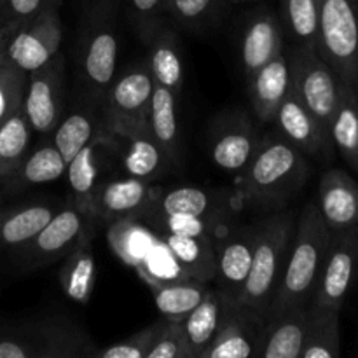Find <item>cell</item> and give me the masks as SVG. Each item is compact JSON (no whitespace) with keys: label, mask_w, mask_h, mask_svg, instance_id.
I'll return each instance as SVG.
<instances>
[{"label":"cell","mask_w":358,"mask_h":358,"mask_svg":"<svg viewBox=\"0 0 358 358\" xmlns=\"http://www.w3.org/2000/svg\"><path fill=\"white\" fill-rule=\"evenodd\" d=\"M241 194L248 203L262 208H283L292 201L308 180L304 154L282 135L266 136L240 171Z\"/></svg>","instance_id":"6da1fadb"},{"label":"cell","mask_w":358,"mask_h":358,"mask_svg":"<svg viewBox=\"0 0 358 358\" xmlns=\"http://www.w3.org/2000/svg\"><path fill=\"white\" fill-rule=\"evenodd\" d=\"M329 241H331V229L322 219L317 203H306L296 220V233H294L285 271L280 280L275 301L268 315L296 304L311 303L315 283L327 254Z\"/></svg>","instance_id":"7a4b0ae2"},{"label":"cell","mask_w":358,"mask_h":358,"mask_svg":"<svg viewBox=\"0 0 358 358\" xmlns=\"http://www.w3.org/2000/svg\"><path fill=\"white\" fill-rule=\"evenodd\" d=\"M296 213L283 208L255 224V245L247 285L238 304L268 315L296 233Z\"/></svg>","instance_id":"3957f363"},{"label":"cell","mask_w":358,"mask_h":358,"mask_svg":"<svg viewBox=\"0 0 358 358\" xmlns=\"http://www.w3.org/2000/svg\"><path fill=\"white\" fill-rule=\"evenodd\" d=\"M121 0H91L80 31V69L96 96L105 98L115 79L119 56L117 10Z\"/></svg>","instance_id":"277c9868"},{"label":"cell","mask_w":358,"mask_h":358,"mask_svg":"<svg viewBox=\"0 0 358 358\" xmlns=\"http://www.w3.org/2000/svg\"><path fill=\"white\" fill-rule=\"evenodd\" d=\"M315 49L341 83L358 91V2L318 0Z\"/></svg>","instance_id":"5b68a950"},{"label":"cell","mask_w":358,"mask_h":358,"mask_svg":"<svg viewBox=\"0 0 358 358\" xmlns=\"http://www.w3.org/2000/svg\"><path fill=\"white\" fill-rule=\"evenodd\" d=\"M287 52L292 77V91L308 110L324 126L331 124L339 100L341 79L320 58L315 48L292 45Z\"/></svg>","instance_id":"8992f818"},{"label":"cell","mask_w":358,"mask_h":358,"mask_svg":"<svg viewBox=\"0 0 358 358\" xmlns=\"http://www.w3.org/2000/svg\"><path fill=\"white\" fill-rule=\"evenodd\" d=\"M358 278V227L331 233L311 303L341 310Z\"/></svg>","instance_id":"52a82bcc"},{"label":"cell","mask_w":358,"mask_h":358,"mask_svg":"<svg viewBox=\"0 0 358 358\" xmlns=\"http://www.w3.org/2000/svg\"><path fill=\"white\" fill-rule=\"evenodd\" d=\"M66 65L62 52L52 56L48 63L28 72L23 108L31 131L48 135L52 133L62 119L63 87H65Z\"/></svg>","instance_id":"ba28073f"},{"label":"cell","mask_w":358,"mask_h":358,"mask_svg":"<svg viewBox=\"0 0 358 358\" xmlns=\"http://www.w3.org/2000/svg\"><path fill=\"white\" fill-rule=\"evenodd\" d=\"M35 358H94L96 346L77 322L66 317H42L21 322Z\"/></svg>","instance_id":"9c48e42d"},{"label":"cell","mask_w":358,"mask_h":358,"mask_svg":"<svg viewBox=\"0 0 358 358\" xmlns=\"http://www.w3.org/2000/svg\"><path fill=\"white\" fill-rule=\"evenodd\" d=\"M154 80L149 66H135L112 80L105 93L108 126L112 133H121L147 124V112L152 100Z\"/></svg>","instance_id":"30bf717a"},{"label":"cell","mask_w":358,"mask_h":358,"mask_svg":"<svg viewBox=\"0 0 358 358\" xmlns=\"http://www.w3.org/2000/svg\"><path fill=\"white\" fill-rule=\"evenodd\" d=\"M62 38L59 7H49L17 28L7 48V62L27 73L31 72L58 55Z\"/></svg>","instance_id":"8fae6325"},{"label":"cell","mask_w":358,"mask_h":358,"mask_svg":"<svg viewBox=\"0 0 358 358\" xmlns=\"http://www.w3.org/2000/svg\"><path fill=\"white\" fill-rule=\"evenodd\" d=\"M215 243V289L229 303L238 304L247 285L255 245V226H236Z\"/></svg>","instance_id":"7c38bea8"},{"label":"cell","mask_w":358,"mask_h":358,"mask_svg":"<svg viewBox=\"0 0 358 358\" xmlns=\"http://www.w3.org/2000/svg\"><path fill=\"white\" fill-rule=\"evenodd\" d=\"M231 210H233V205L227 192L184 185V187H175L168 192H156L140 217L143 220H149L159 219V217L185 215L212 220L222 226Z\"/></svg>","instance_id":"4fadbf2b"},{"label":"cell","mask_w":358,"mask_h":358,"mask_svg":"<svg viewBox=\"0 0 358 358\" xmlns=\"http://www.w3.org/2000/svg\"><path fill=\"white\" fill-rule=\"evenodd\" d=\"M264 325L266 315L262 311L227 303L215 339L201 358H255Z\"/></svg>","instance_id":"5bb4252c"},{"label":"cell","mask_w":358,"mask_h":358,"mask_svg":"<svg viewBox=\"0 0 358 358\" xmlns=\"http://www.w3.org/2000/svg\"><path fill=\"white\" fill-rule=\"evenodd\" d=\"M136 30L147 48V66L156 84L168 87L175 96H180L184 86V58L170 17H157L149 23L138 24Z\"/></svg>","instance_id":"9a60e30c"},{"label":"cell","mask_w":358,"mask_h":358,"mask_svg":"<svg viewBox=\"0 0 358 358\" xmlns=\"http://www.w3.org/2000/svg\"><path fill=\"white\" fill-rule=\"evenodd\" d=\"M93 220L77 206L59 210L34 240L21 247L24 261L31 266H44L63 259L87 231H93Z\"/></svg>","instance_id":"2e32d148"},{"label":"cell","mask_w":358,"mask_h":358,"mask_svg":"<svg viewBox=\"0 0 358 358\" xmlns=\"http://www.w3.org/2000/svg\"><path fill=\"white\" fill-rule=\"evenodd\" d=\"M261 140L243 112H227L210 129V156L220 170L240 173L252 159Z\"/></svg>","instance_id":"e0dca14e"},{"label":"cell","mask_w":358,"mask_h":358,"mask_svg":"<svg viewBox=\"0 0 358 358\" xmlns=\"http://www.w3.org/2000/svg\"><path fill=\"white\" fill-rule=\"evenodd\" d=\"M273 122H276L283 138L297 147L304 156L331 159L334 154L336 149L329 128L308 110L294 91L282 101Z\"/></svg>","instance_id":"ac0fdd59"},{"label":"cell","mask_w":358,"mask_h":358,"mask_svg":"<svg viewBox=\"0 0 358 358\" xmlns=\"http://www.w3.org/2000/svg\"><path fill=\"white\" fill-rule=\"evenodd\" d=\"M282 20L269 7H257L245 21L240 42V58L245 76L271 62L275 56L283 52Z\"/></svg>","instance_id":"d6986e66"},{"label":"cell","mask_w":358,"mask_h":358,"mask_svg":"<svg viewBox=\"0 0 358 358\" xmlns=\"http://www.w3.org/2000/svg\"><path fill=\"white\" fill-rule=\"evenodd\" d=\"M317 206L331 233L358 227V182L345 170L331 168L320 178Z\"/></svg>","instance_id":"ffe728a7"},{"label":"cell","mask_w":358,"mask_h":358,"mask_svg":"<svg viewBox=\"0 0 358 358\" xmlns=\"http://www.w3.org/2000/svg\"><path fill=\"white\" fill-rule=\"evenodd\" d=\"M308 306L310 304H296L269 313L255 358H301L306 338Z\"/></svg>","instance_id":"44dd1931"},{"label":"cell","mask_w":358,"mask_h":358,"mask_svg":"<svg viewBox=\"0 0 358 358\" xmlns=\"http://www.w3.org/2000/svg\"><path fill=\"white\" fill-rule=\"evenodd\" d=\"M247 80L248 96L255 115L259 121L273 122L282 101L292 91V77H290V65L285 49L271 62L250 73Z\"/></svg>","instance_id":"7402d4cb"},{"label":"cell","mask_w":358,"mask_h":358,"mask_svg":"<svg viewBox=\"0 0 358 358\" xmlns=\"http://www.w3.org/2000/svg\"><path fill=\"white\" fill-rule=\"evenodd\" d=\"M156 191L157 189L150 187V182H143L135 177L105 182L98 185L94 192V217L110 224L121 217L140 215Z\"/></svg>","instance_id":"603a6c76"},{"label":"cell","mask_w":358,"mask_h":358,"mask_svg":"<svg viewBox=\"0 0 358 358\" xmlns=\"http://www.w3.org/2000/svg\"><path fill=\"white\" fill-rule=\"evenodd\" d=\"M108 150L107 136L98 133L80 152H77L66 163V178H69L70 191L73 194L77 208L87 217H94L93 199L98 185H100V173L103 166L105 154Z\"/></svg>","instance_id":"cb8c5ba5"},{"label":"cell","mask_w":358,"mask_h":358,"mask_svg":"<svg viewBox=\"0 0 358 358\" xmlns=\"http://www.w3.org/2000/svg\"><path fill=\"white\" fill-rule=\"evenodd\" d=\"M112 135L124 140L122 164L129 177L140 178L143 182H152L163 177L170 164H175L150 135L147 124L136 126V128L126 129L121 133H112Z\"/></svg>","instance_id":"d4e9b609"},{"label":"cell","mask_w":358,"mask_h":358,"mask_svg":"<svg viewBox=\"0 0 358 358\" xmlns=\"http://www.w3.org/2000/svg\"><path fill=\"white\" fill-rule=\"evenodd\" d=\"M91 236L93 231H87L63 257L58 275L63 294L79 304L90 303L96 285V261L91 250Z\"/></svg>","instance_id":"484cf974"},{"label":"cell","mask_w":358,"mask_h":358,"mask_svg":"<svg viewBox=\"0 0 358 358\" xmlns=\"http://www.w3.org/2000/svg\"><path fill=\"white\" fill-rule=\"evenodd\" d=\"M157 240L173 254L191 278L210 283L215 276V243L212 236L156 233Z\"/></svg>","instance_id":"4316f807"},{"label":"cell","mask_w":358,"mask_h":358,"mask_svg":"<svg viewBox=\"0 0 358 358\" xmlns=\"http://www.w3.org/2000/svg\"><path fill=\"white\" fill-rule=\"evenodd\" d=\"M108 247L126 266L136 268L157 245L152 227L140 215H128L108 224Z\"/></svg>","instance_id":"83f0119b"},{"label":"cell","mask_w":358,"mask_h":358,"mask_svg":"<svg viewBox=\"0 0 358 358\" xmlns=\"http://www.w3.org/2000/svg\"><path fill=\"white\" fill-rule=\"evenodd\" d=\"M339 308L308 306L306 338L301 358H338L341 355V325Z\"/></svg>","instance_id":"f1b7e54d"},{"label":"cell","mask_w":358,"mask_h":358,"mask_svg":"<svg viewBox=\"0 0 358 358\" xmlns=\"http://www.w3.org/2000/svg\"><path fill=\"white\" fill-rule=\"evenodd\" d=\"M329 131L334 149L352 170L358 171V91L345 83L339 87V100Z\"/></svg>","instance_id":"f546056e"},{"label":"cell","mask_w":358,"mask_h":358,"mask_svg":"<svg viewBox=\"0 0 358 358\" xmlns=\"http://www.w3.org/2000/svg\"><path fill=\"white\" fill-rule=\"evenodd\" d=\"M58 212L48 203L10 208L0 213V245L9 248H21L34 240L38 231Z\"/></svg>","instance_id":"4dcf8cb0"},{"label":"cell","mask_w":358,"mask_h":358,"mask_svg":"<svg viewBox=\"0 0 358 358\" xmlns=\"http://www.w3.org/2000/svg\"><path fill=\"white\" fill-rule=\"evenodd\" d=\"M177 100L178 96H175L168 87L156 84L147 112V128L150 135L173 163L178 159V140H180Z\"/></svg>","instance_id":"1f68e13d"},{"label":"cell","mask_w":358,"mask_h":358,"mask_svg":"<svg viewBox=\"0 0 358 358\" xmlns=\"http://www.w3.org/2000/svg\"><path fill=\"white\" fill-rule=\"evenodd\" d=\"M227 303L229 301L224 299L219 290L210 287L205 299L182 320L194 358H201L203 352L215 339Z\"/></svg>","instance_id":"d6a6232c"},{"label":"cell","mask_w":358,"mask_h":358,"mask_svg":"<svg viewBox=\"0 0 358 358\" xmlns=\"http://www.w3.org/2000/svg\"><path fill=\"white\" fill-rule=\"evenodd\" d=\"M154 303L163 318L182 322L208 294L210 285L199 280L187 278L166 285L149 287Z\"/></svg>","instance_id":"836d02e7"},{"label":"cell","mask_w":358,"mask_h":358,"mask_svg":"<svg viewBox=\"0 0 358 358\" xmlns=\"http://www.w3.org/2000/svg\"><path fill=\"white\" fill-rule=\"evenodd\" d=\"M66 171V161L56 149L55 143H45L35 149L34 152L28 150L24 159L16 168L13 175L7 180L16 187L24 185H41L49 182L58 180Z\"/></svg>","instance_id":"e575fe53"},{"label":"cell","mask_w":358,"mask_h":358,"mask_svg":"<svg viewBox=\"0 0 358 358\" xmlns=\"http://www.w3.org/2000/svg\"><path fill=\"white\" fill-rule=\"evenodd\" d=\"M31 128L23 108L14 112L0 124V180L16 171L30 150Z\"/></svg>","instance_id":"d590c367"},{"label":"cell","mask_w":358,"mask_h":358,"mask_svg":"<svg viewBox=\"0 0 358 358\" xmlns=\"http://www.w3.org/2000/svg\"><path fill=\"white\" fill-rule=\"evenodd\" d=\"M227 0H170L166 16L189 31H205L226 14Z\"/></svg>","instance_id":"8d00e7d4"},{"label":"cell","mask_w":358,"mask_h":358,"mask_svg":"<svg viewBox=\"0 0 358 358\" xmlns=\"http://www.w3.org/2000/svg\"><path fill=\"white\" fill-rule=\"evenodd\" d=\"M283 31L294 45L315 48L318 30V0H280Z\"/></svg>","instance_id":"74e56055"},{"label":"cell","mask_w":358,"mask_h":358,"mask_svg":"<svg viewBox=\"0 0 358 358\" xmlns=\"http://www.w3.org/2000/svg\"><path fill=\"white\" fill-rule=\"evenodd\" d=\"M96 135L93 119L84 112H73V114L66 115V119L63 121L59 119L56 128L52 129V143L59 150L63 159L69 163Z\"/></svg>","instance_id":"f35d334b"},{"label":"cell","mask_w":358,"mask_h":358,"mask_svg":"<svg viewBox=\"0 0 358 358\" xmlns=\"http://www.w3.org/2000/svg\"><path fill=\"white\" fill-rule=\"evenodd\" d=\"M135 269L136 273H138L140 278H142L149 287L166 285V283L191 278V276L182 269V266L175 261L173 254H171L161 241H157V245L152 248V252H150Z\"/></svg>","instance_id":"ab89813d"},{"label":"cell","mask_w":358,"mask_h":358,"mask_svg":"<svg viewBox=\"0 0 358 358\" xmlns=\"http://www.w3.org/2000/svg\"><path fill=\"white\" fill-rule=\"evenodd\" d=\"M147 358H194L184 324L161 318V325Z\"/></svg>","instance_id":"60d3db41"},{"label":"cell","mask_w":358,"mask_h":358,"mask_svg":"<svg viewBox=\"0 0 358 358\" xmlns=\"http://www.w3.org/2000/svg\"><path fill=\"white\" fill-rule=\"evenodd\" d=\"M28 73L13 63L0 66V124L23 105Z\"/></svg>","instance_id":"b9f144b4"},{"label":"cell","mask_w":358,"mask_h":358,"mask_svg":"<svg viewBox=\"0 0 358 358\" xmlns=\"http://www.w3.org/2000/svg\"><path fill=\"white\" fill-rule=\"evenodd\" d=\"M159 325L161 320H157L156 324L147 325V327L133 332V334L128 336L126 339L112 343L107 348L96 350L94 358H147Z\"/></svg>","instance_id":"7bdbcfd3"},{"label":"cell","mask_w":358,"mask_h":358,"mask_svg":"<svg viewBox=\"0 0 358 358\" xmlns=\"http://www.w3.org/2000/svg\"><path fill=\"white\" fill-rule=\"evenodd\" d=\"M63 0H2L0 24L20 28L49 7H62Z\"/></svg>","instance_id":"ee69618b"},{"label":"cell","mask_w":358,"mask_h":358,"mask_svg":"<svg viewBox=\"0 0 358 358\" xmlns=\"http://www.w3.org/2000/svg\"><path fill=\"white\" fill-rule=\"evenodd\" d=\"M0 358H35L21 331V322H0Z\"/></svg>","instance_id":"f6af8a7d"},{"label":"cell","mask_w":358,"mask_h":358,"mask_svg":"<svg viewBox=\"0 0 358 358\" xmlns=\"http://www.w3.org/2000/svg\"><path fill=\"white\" fill-rule=\"evenodd\" d=\"M128 2L131 7V13L135 14L136 27L166 16L161 0H128Z\"/></svg>","instance_id":"bcb514c9"},{"label":"cell","mask_w":358,"mask_h":358,"mask_svg":"<svg viewBox=\"0 0 358 358\" xmlns=\"http://www.w3.org/2000/svg\"><path fill=\"white\" fill-rule=\"evenodd\" d=\"M17 28L13 24H0V66L7 63V48Z\"/></svg>","instance_id":"7dc6e473"},{"label":"cell","mask_w":358,"mask_h":358,"mask_svg":"<svg viewBox=\"0 0 358 358\" xmlns=\"http://www.w3.org/2000/svg\"><path fill=\"white\" fill-rule=\"evenodd\" d=\"M229 3H241V2H250V0H227Z\"/></svg>","instance_id":"c3c4849f"},{"label":"cell","mask_w":358,"mask_h":358,"mask_svg":"<svg viewBox=\"0 0 358 358\" xmlns=\"http://www.w3.org/2000/svg\"><path fill=\"white\" fill-rule=\"evenodd\" d=\"M161 2H163V7H164V13H166V6H168V2H170V0H161Z\"/></svg>","instance_id":"681fc988"},{"label":"cell","mask_w":358,"mask_h":358,"mask_svg":"<svg viewBox=\"0 0 358 358\" xmlns=\"http://www.w3.org/2000/svg\"><path fill=\"white\" fill-rule=\"evenodd\" d=\"M0 3H2V0H0Z\"/></svg>","instance_id":"f907efd6"},{"label":"cell","mask_w":358,"mask_h":358,"mask_svg":"<svg viewBox=\"0 0 358 358\" xmlns=\"http://www.w3.org/2000/svg\"><path fill=\"white\" fill-rule=\"evenodd\" d=\"M357 2H358V0H357Z\"/></svg>","instance_id":"816d5d0a"}]
</instances>
